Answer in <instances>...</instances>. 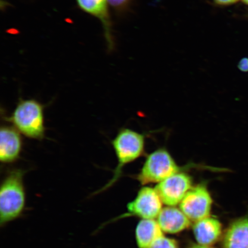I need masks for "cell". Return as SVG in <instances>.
I'll use <instances>...</instances> for the list:
<instances>
[{"label":"cell","instance_id":"8","mask_svg":"<svg viewBox=\"0 0 248 248\" xmlns=\"http://www.w3.org/2000/svg\"><path fill=\"white\" fill-rule=\"evenodd\" d=\"M23 148L21 133L13 126L2 125L0 130V161L14 163L20 159Z\"/></svg>","mask_w":248,"mask_h":248},{"label":"cell","instance_id":"16","mask_svg":"<svg viewBox=\"0 0 248 248\" xmlns=\"http://www.w3.org/2000/svg\"><path fill=\"white\" fill-rule=\"evenodd\" d=\"M238 68L243 72H248V58H244L242 59L238 64Z\"/></svg>","mask_w":248,"mask_h":248},{"label":"cell","instance_id":"10","mask_svg":"<svg viewBox=\"0 0 248 248\" xmlns=\"http://www.w3.org/2000/svg\"><path fill=\"white\" fill-rule=\"evenodd\" d=\"M156 221L163 232L176 234L185 231L191 225V221L179 208L167 206L161 210Z\"/></svg>","mask_w":248,"mask_h":248},{"label":"cell","instance_id":"7","mask_svg":"<svg viewBox=\"0 0 248 248\" xmlns=\"http://www.w3.org/2000/svg\"><path fill=\"white\" fill-rule=\"evenodd\" d=\"M163 202L155 188L142 187L135 200L128 204V216L142 219H155L163 209Z\"/></svg>","mask_w":248,"mask_h":248},{"label":"cell","instance_id":"4","mask_svg":"<svg viewBox=\"0 0 248 248\" xmlns=\"http://www.w3.org/2000/svg\"><path fill=\"white\" fill-rule=\"evenodd\" d=\"M195 166L193 164L179 166L166 148H160L148 155L136 178L142 185L157 184L189 167Z\"/></svg>","mask_w":248,"mask_h":248},{"label":"cell","instance_id":"6","mask_svg":"<svg viewBox=\"0 0 248 248\" xmlns=\"http://www.w3.org/2000/svg\"><path fill=\"white\" fill-rule=\"evenodd\" d=\"M193 187L191 176L182 171L159 183L155 189L163 204L167 206H176Z\"/></svg>","mask_w":248,"mask_h":248},{"label":"cell","instance_id":"15","mask_svg":"<svg viewBox=\"0 0 248 248\" xmlns=\"http://www.w3.org/2000/svg\"><path fill=\"white\" fill-rule=\"evenodd\" d=\"M132 0H108V4L117 11H122L128 7Z\"/></svg>","mask_w":248,"mask_h":248},{"label":"cell","instance_id":"1","mask_svg":"<svg viewBox=\"0 0 248 248\" xmlns=\"http://www.w3.org/2000/svg\"><path fill=\"white\" fill-rule=\"evenodd\" d=\"M27 170L12 169L8 170L0 187V225L8 224L19 217L26 205L24 176Z\"/></svg>","mask_w":248,"mask_h":248},{"label":"cell","instance_id":"3","mask_svg":"<svg viewBox=\"0 0 248 248\" xmlns=\"http://www.w3.org/2000/svg\"><path fill=\"white\" fill-rule=\"evenodd\" d=\"M117 159V165L113 170L112 178L98 193L112 186L122 175L124 167L135 162L145 153L144 135L129 128H122L111 141Z\"/></svg>","mask_w":248,"mask_h":248},{"label":"cell","instance_id":"11","mask_svg":"<svg viewBox=\"0 0 248 248\" xmlns=\"http://www.w3.org/2000/svg\"><path fill=\"white\" fill-rule=\"evenodd\" d=\"M193 231L198 244L212 246L221 238L222 225L218 219L209 216L195 222Z\"/></svg>","mask_w":248,"mask_h":248},{"label":"cell","instance_id":"13","mask_svg":"<svg viewBox=\"0 0 248 248\" xmlns=\"http://www.w3.org/2000/svg\"><path fill=\"white\" fill-rule=\"evenodd\" d=\"M136 240L139 248H150L164 236V232L155 219H141L136 228Z\"/></svg>","mask_w":248,"mask_h":248},{"label":"cell","instance_id":"14","mask_svg":"<svg viewBox=\"0 0 248 248\" xmlns=\"http://www.w3.org/2000/svg\"><path fill=\"white\" fill-rule=\"evenodd\" d=\"M150 248H179L178 242L165 235L160 237Z\"/></svg>","mask_w":248,"mask_h":248},{"label":"cell","instance_id":"18","mask_svg":"<svg viewBox=\"0 0 248 248\" xmlns=\"http://www.w3.org/2000/svg\"><path fill=\"white\" fill-rule=\"evenodd\" d=\"M189 248H215L212 247V246H201V245L197 244H192L191 246L189 247Z\"/></svg>","mask_w":248,"mask_h":248},{"label":"cell","instance_id":"2","mask_svg":"<svg viewBox=\"0 0 248 248\" xmlns=\"http://www.w3.org/2000/svg\"><path fill=\"white\" fill-rule=\"evenodd\" d=\"M5 121L26 137L41 141L46 136L45 106L35 99L20 98Z\"/></svg>","mask_w":248,"mask_h":248},{"label":"cell","instance_id":"12","mask_svg":"<svg viewBox=\"0 0 248 248\" xmlns=\"http://www.w3.org/2000/svg\"><path fill=\"white\" fill-rule=\"evenodd\" d=\"M224 248H248V217L231 222L222 237Z\"/></svg>","mask_w":248,"mask_h":248},{"label":"cell","instance_id":"19","mask_svg":"<svg viewBox=\"0 0 248 248\" xmlns=\"http://www.w3.org/2000/svg\"><path fill=\"white\" fill-rule=\"evenodd\" d=\"M242 1H243V2L245 3V4L248 5V0H242Z\"/></svg>","mask_w":248,"mask_h":248},{"label":"cell","instance_id":"17","mask_svg":"<svg viewBox=\"0 0 248 248\" xmlns=\"http://www.w3.org/2000/svg\"><path fill=\"white\" fill-rule=\"evenodd\" d=\"M238 0H214L216 4L218 5H229L234 4Z\"/></svg>","mask_w":248,"mask_h":248},{"label":"cell","instance_id":"9","mask_svg":"<svg viewBox=\"0 0 248 248\" xmlns=\"http://www.w3.org/2000/svg\"><path fill=\"white\" fill-rule=\"evenodd\" d=\"M78 5L86 13L100 20L104 30L108 50H112L114 42L111 32V23L108 10V0H76Z\"/></svg>","mask_w":248,"mask_h":248},{"label":"cell","instance_id":"5","mask_svg":"<svg viewBox=\"0 0 248 248\" xmlns=\"http://www.w3.org/2000/svg\"><path fill=\"white\" fill-rule=\"evenodd\" d=\"M213 198L204 183L193 186L179 204V209L194 222L210 216Z\"/></svg>","mask_w":248,"mask_h":248}]
</instances>
